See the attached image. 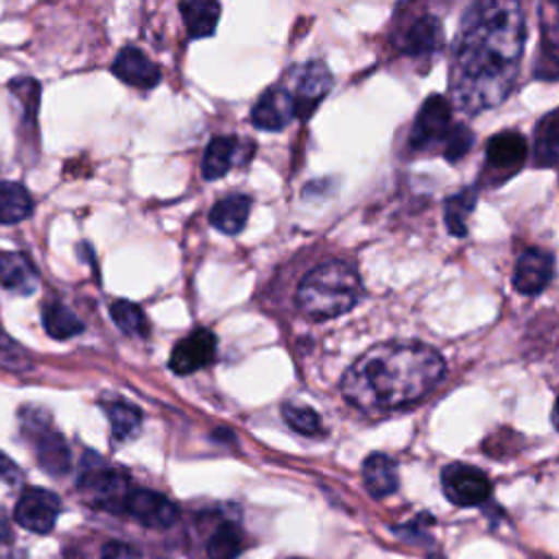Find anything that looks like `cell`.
I'll return each instance as SVG.
<instances>
[{"instance_id": "cell-1", "label": "cell", "mask_w": 559, "mask_h": 559, "mask_svg": "<svg viewBox=\"0 0 559 559\" xmlns=\"http://www.w3.org/2000/svg\"><path fill=\"white\" fill-rule=\"evenodd\" d=\"M526 17L518 2H474L463 13L450 66V94L465 114L500 105L518 76Z\"/></svg>"}, {"instance_id": "cell-2", "label": "cell", "mask_w": 559, "mask_h": 559, "mask_svg": "<svg viewBox=\"0 0 559 559\" xmlns=\"http://www.w3.org/2000/svg\"><path fill=\"white\" fill-rule=\"evenodd\" d=\"M445 373L443 356L417 341L380 343L358 356L341 380L343 397L369 415L424 400Z\"/></svg>"}, {"instance_id": "cell-3", "label": "cell", "mask_w": 559, "mask_h": 559, "mask_svg": "<svg viewBox=\"0 0 559 559\" xmlns=\"http://www.w3.org/2000/svg\"><path fill=\"white\" fill-rule=\"evenodd\" d=\"M362 295L358 271L341 260H330L299 282L297 308L312 321H328L349 312Z\"/></svg>"}, {"instance_id": "cell-4", "label": "cell", "mask_w": 559, "mask_h": 559, "mask_svg": "<svg viewBox=\"0 0 559 559\" xmlns=\"http://www.w3.org/2000/svg\"><path fill=\"white\" fill-rule=\"evenodd\" d=\"M452 127V105L445 96L432 94L424 100L415 116L408 144L413 151H432L437 146L441 148Z\"/></svg>"}, {"instance_id": "cell-5", "label": "cell", "mask_w": 559, "mask_h": 559, "mask_svg": "<svg viewBox=\"0 0 559 559\" xmlns=\"http://www.w3.org/2000/svg\"><path fill=\"white\" fill-rule=\"evenodd\" d=\"M79 489L90 504L111 513H122L127 509V498L133 491L124 474L96 465L83 472Z\"/></svg>"}, {"instance_id": "cell-6", "label": "cell", "mask_w": 559, "mask_h": 559, "mask_svg": "<svg viewBox=\"0 0 559 559\" xmlns=\"http://www.w3.org/2000/svg\"><path fill=\"white\" fill-rule=\"evenodd\" d=\"M441 487L445 498L456 507H476L491 496V480L485 472L465 463L445 465L441 472Z\"/></svg>"}, {"instance_id": "cell-7", "label": "cell", "mask_w": 559, "mask_h": 559, "mask_svg": "<svg viewBox=\"0 0 559 559\" xmlns=\"http://www.w3.org/2000/svg\"><path fill=\"white\" fill-rule=\"evenodd\" d=\"M59 511H61V502L57 493L41 487H28L22 491L13 515H15V522L26 531L44 535L52 531Z\"/></svg>"}, {"instance_id": "cell-8", "label": "cell", "mask_w": 559, "mask_h": 559, "mask_svg": "<svg viewBox=\"0 0 559 559\" xmlns=\"http://www.w3.org/2000/svg\"><path fill=\"white\" fill-rule=\"evenodd\" d=\"M393 41L397 50L408 57L432 55L441 48V41H443L441 20L428 13L415 15L393 33Z\"/></svg>"}, {"instance_id": "cell-9", "label": "cell", "mask_w": 559, "mask_h": 559, "mask_svg": "<svg viewBox=\"0 0 559 559\" xmlns=\"http://www.w3.org/2000/svg\"><path fill=\"white\" fill-rule=\"evenodd\" d=\"M555 260L546 249L531 247L520 253L513 271V286L522 295H539L552 280Z\"/></svg>"}, {"instance_id": "cell-10", "label": "cell", "mask_w": 559, "mask_h": 559, "mask_svg": "<svg viewBox=\"0 0 559 559\" xmlns=\"http://www.w3.org/2000/svg\"><path fill=\"white\" fill-rule=\"evenodd\" d=\"M214 358H216V336L210 330L201 328L175 345L170 354V369L179 376H188L207 367L210 362H214Z\"/></svg>"}, {"instance_id": "cell-11", "label": "cell", "mask_w": 559, "mask_h": 559, "mask_svg": "<svg viewBox=\"0 0 559 559\" xmlns=\"http://www.w3.org/2000/svg\"><path fill=\"white\" fill-rule=\"evenodd\" d=\"M332 87V74L321 61L306 63L297 74L295 83L290 87L297 118H306L312 114V109L319 105V100L330 92Z\"/></svg>"}, {"instance_id": "cell-12", "label": "cell", "mask_w": 559, "mask_h": 559, "mask_svg": "<svg viewBox=\"0 0 559 559\" xmlns=\"http://www.w3.org/2000/svg\"><path fill=\"white\" fill-rule=\"evenodd\" d=\"M24 430L28 428V432L35 439V452H37V461L39 465L52 474V476H61L68 472L70 467V450L63 441V437L55 430H50L41 419H33L28 417V421L24 419Z\"/></svg>"}, {"instance_id": "cell-13", "label": "cell", "mask_w": 559, "mask_h": 559, "mask_svg": "<svg viewBox=\"0 0 559 559\" xmlns=\"http://www.w3.org/2000/svg\"><path fill=\"white\" fill-rule=\"evenodd\" d=\"M293 118H297V107L288 87L266 90L251 109L253 124L264 131H280Z\"/></svg>"}, {"instance_id": "cell-14", "label": "cell", "mask_w": 559, "mask_h": 559, "mask_svg": "<svg viewBox=\"0 0 559 559\" xmlns=\"http://www.w3.org/2000/svg\"><path fill=\"white\" fill-rule=\"evenodd\" d=\"M124 511L148 528H168L177 520V507L166 496L151 489H133Z\"/></svg>"}, {"instance_id": "cell-15", "label": "cell", "mask_w": 559, "mask_h": 559, "mask_svg": "<svg viewBox=\"0 0 559 559\" xmlns=\"http://www.w3.org/2000/svg\"><path fill=\"white\" fill-rule=\"evenodd\" d=\"M111 72L127 85L148 90L159 81V68L135 46H124L114 59Z\"/></svg>"}, {"instance_id": "cell-16", "label": "cell", "mask_w": 559, "mask_h": 559, "mask_svg": "<svg viewBox=\"0 0 559 559\" xmlns=\"http://www.w3.org/2000/svg\"><path fill=\"white\" fill-rule=\"evenodd\" d=\"M485 155H487V164L491 170L511 175L524 164L526 140L518 131H511V129L500 131L489 138Z\"/></svg>"}, {"instance_id": "cell-17", "label": "cell", "mask_w": 559, "mask_h": 559, "mask_svg": "<svg viewBox=\"0 0 559 559\" xmlns=\"http://www.w3.org/2000/svg\"><path fill=\"white\" fill-rule=\"evenodd\" d=\"M362 483L371 498H386L397 489V465L391 456L373 452L362 463Z\"/></svg>"}, {"instance_id": "cell-18", "label": "cell", "mask_w": 559, "mask_h": 559, "mask_svg": "<svg viewBox=\"0 0 559 559\" xmlns=\"http://www.w3.org/2000/svg\"><path fill=\"white\" fill-rule=\"evenodd\" d=\"M0 284L13 293L31 295L39 280L26 255L15 251H0Z\"/></svg>"}, {"instance_id": "cell-19", "label": "cell", "mask_w": 559, "mask_h": 559, "mask_svg": "<svg viewBox=\"0 0 559 559\" xmlns=\"http://www.w3.org/2000/svg\"><path fill=\"white\" fill-rule=\"evenodd\" d=\"M249 210H251V199L247 194H229L212 205L210 223L218 231L234 236L245 227L249 218Z\"/></svg>"}, {"instance_id": "cell-20", "label": "cell", "mask_w": 559, "mask_h": 559, "mask_svg": "<svg viewBox=\"0 0 559 559\" xmlns=\"http://www.w3.org/2000/svg\"><path fill=\"white\" fill-rule=\"evenodd\" d=\"M181 15L186 22V31L190 39H201L210 37L218 24L221 15V4L212 0H190L181 2Z\"/></svg>"}, {"instance_id": "cell-21", "label": "cell", "mask_w": 559, "mask_h": 559, "mask_svg": "<svg viewBox=\"0 0 559 559\" xmlns=\"http://www.w3.org/2000/svg\"><path fill=\"white\" fill-rule=\"evenodd\" d=\"M236 155H238V138H234V135L212 138V142L205 148L203 162H201L203 177L207 181L223 177L234 166Z\"/></svg>"}, {"instance_id": "cell-22", "label": "cell", "mask_w": 559, "mask_h": 559, "mask_svg": "<svg viewBox=\"0 0 559 559\" xmlns=\"http://www.w3.org/2000/svg\"><path fill=\"white\" fill-rule=\"evenodd\" d=\"M533 153H535L537 166L559 164V109L539 118L535 127Z\"/></svg>"}, {"instance_id": "cell-23", "label": "cell", "mask_w": 559, "mask_h": 559, "mask_svg": "<svg viewBox=\"0 0 559 559\" xmlns=\"http://www.w3.org/2000/svg\"><path fill=\"white\" fill-rule=\"evenodd\" d=\"M33 210L28 190L15 181H0V225L24 221Z\"/></svg>"}, {"instance_id": "cell-24", "label": "cell", "mask_w": 559, "mask_h": 559, "mask_svg": "<svg viewBox=\"0 0 559 559\" xmlns=\"http://www.w3.org/2000/svg\"><path fill=\"white\" fill-rule=\"evenodd\" d=\"M103 406H105V413L111 424V435L118 443L129 441L140 432L142 413L138 406L122 402V400H111V402H105Z\"/></svg>"}, {"instance_id": "cell-25", "label": "cell", "mask_w": 559, "mask_h": 559, "mask_svg": "<svg viewBox=\"0 0 559 559\" xmlns=\"http://www.w3.org/2000/svg\"><path fill=\"white\" fill-rule=\"evenodd\" d=\"M41 323L52 338H72L83 332V321L68 306L57 301L44 306Z\"/></svg>"}, {"instance_id": "cell-26", "label": "cell", "mask_w": 559, "mask_h": 559, "mask_svg": "<svg viewBox=\"0 0 559 559\" xmlns=\"http://www.w3.org/2000/svg\"><path fill=\"white\" fill-rule=\"evenodd\" d=\"M478 192L474 188H463L461 192L452 194L443 205V218L448 225V231L452 236H465L467 234V216L476 207Z\"/></svg>"}, {"instance_id": "cell-27", "label": "cell", "mask_w": 559, "mask_h": 559, "mask_svg": "<svg viewBox=\"0 0 559 559\" xmlns=\"http://www.w3.org/2000/svg\"><path fill=\"white\" fill-rule=\"evenodd\" d=\"M242 550V537L236 524H221L212 537L207 539V557L210 559H236Z\"/></svg>"}, {"instance_id": "cell-28", "label": "cell", "mask_w": 559, "mask_h": 559, "mask_svg": "<svg viewBox=\"0 0 559 559\" xmlns=\"http://www.w3.org/2000/svg\"><path fill=\"white\" fill-rule=\"evenodd\" d=\"M109 312H111V319L116 321V325L129 334V336H140L144 338L148 334V323L142 314V310L127 301V299H116L111 306H109Z\"/></svg>"}, {"instance_id": "cell-29", "label": "cell", "mask_w": 559, "mask_h": 559, "mask_svg": "<svg viewBox=\"0 0 559 559\" xmlns=\"http://www.w3.org/2000/svg\"><path fill=\"white\" fill-rule=\"evenodd\" d=\"M282 415L286 419V424L299 432V435H319L321 432V419L319 415L310 408V406H299V404H284L282 406Z\"/></svg>"}, {"instance_id": "cell-30", "label": "cell", "mask_w": 559, "mask_h": 559, "mask_svg": "<svg viewBox=\"0 0 559 559\" xmlns=\"http://www.w3.org/2000/svg\"><path fill=\"white\" fill-rule=\"evenodd\" d=\"M0 367L11 371L31 369V356L22 345H17L11 336L0 330Z\"/></svg>"}, {"instance_id": "cell-31", "label": "cell", "mask_w": 559, "mask_h": 559, "mask_svg": "<svg viewBox=\"0 0 559 559\" xmlns=\"http://www.w3.org/2000/svg\"><path fill=\"white\" fill-rule=\"evenodd\" d=\"M474 144V133L465 124H454L445 144L441 146V155L448 162H459Z\"/></svg>"}, {"instance_id": "cell-32", "label": "cell", "mask_w": 559, "mask_h": 559, "mask_svg": "<svg viewBox=\"0 0 559 559\" xmlns=\"http://www.w3.org/2000/svg\"><path fill=\"white\" fill-rule=\"evenodd\" d=\"M533 74L537 79H544V81H557L559 79V46L542 41L535 66H533Z\"/></svg>"}, {"instance_id": "cell-33", "label": "cell", "mask_w": 559, "mask_h": 559, "mask_svg": "<svg viewBox=\"0 0 559 559\" xmlns=\"http://www.w3.org/2000/svg\"><path fill=\"white\" fill-rule=\"evenodd\" d=\"M539 26L544 41L559 46V2H546L539 7Z\"/></svg>"}, {"instance_id": "cell-34", "label": "cell", "mask_w": 559, "mask_h": 559, "mask_svg": "<svg viewBox=\"0 0 559 559\" xmlns=\"http://www.w3.org/2000/svg\"><path fill=\"white\" fill-rule=\"evenodd\" d=\"M100 559H142L140 550L127 542H107L103 546Z\"/></svg>"}, {"instance_id": "cell-35", "label": "cell", "mask_w": 559, "mask_h": 559, "mask_svg": "<svg viewBox=\"0 0 559 559\" xmlns=\"http://www.w3.org/2000/svg\"><path fill=\"white\" fill-rule=\"evenodd\" d=\"M0 480H4L7 485H20L22 483V469L2 452H0Z\"/></svg>"}, {"instance_id": "cell-36", "label": "cell", "mask_w": 559, "mask_h": 559, "mask_svg": "<svg viewBox=\"0 0 559 559\" xmlns=\"http://www.w3.org/2000/svg\"><path fill=\"white\" fill-rule=\"evenodd\" d=\"M11 539V524H9V515L7 511L0 507V542H9Z\"/></svg>"}, {"instance_id": "cell-37", "label": "cell", "mask_w": 559, "mask_h": 559, "mask_svg": "<svg viewBox=\"0 0 559 559\" xmlns=\"http://www.w3.org/2000/svg\"><path fill=\"white\" fill-rule=\"evenodd\" d=\"M552 426L559 430V397H557V402L552 406Z\"/></svg>"}]
</instances>
